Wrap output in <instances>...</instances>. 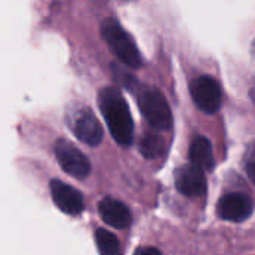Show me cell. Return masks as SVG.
<instances>
[{"label": "cell", "mask_w": 255, "mask_h": 255, "mask_svg": "<svg viewBox=\"0 0 255 255\" xmlns=\"http://www.w3.org/2000/svg\"><path fill=\"white\" fill-rule=\"evenodd\" d=\"M138 107L149 125L158 131H167L173 125L171 110L165 96L155 87H141L137 93Z\"/></svg>", "instance_id": "obj_3"}, {"label": "cell", "mask_w": 255, "mask_h": 255, "mask_svg": "<svg viewBox=\"0 0 255 255\" xmlns=\"http://www.w3.org/2000/svg\"><path fill=\"white\" fill-rule=\"evenodd\" d=\"M95 242L101 255H123L117 237L105 228L95 231Z\"/></svg>", "instance_id": "obj_13"}, {"label": "cell", "mask_w": 255, "mask_h": 255, "mask_svg": "<svg viewBox=\"0 0 255 255\" xmlns=\"http://www.w3.org/2000/svg\"><path fill=\"white\" fill-rule=\"evenodd\" d=\"M174 183L179 192L186 197H201L207 191L204 171L195 165H182L174 173Z\"/></svg>", "instance_id": "obj_9"}, {"label": "cell", "mask_w": 255, "mask_h": 255, "mask_svg": "<svg viewBox=\"0 0 255 255\" xmlns=\"http://www.w3.org/2000/svg\"><path fill=\"white\" fill-rule=\"evenodd\" d=\"M252 50H254V53H255V41H254V44H252Z\"/></svg>", "instance_id": "obj_17"}, {"label": "cell", "mask_w": 255, "mask_h": 255, "mask_svg": "<svg viewBox=\"0 0 255 255\" xmlns=\"http://www.w3.org/2000/svg\"><path fill=\"white\" fill-rule=\"evenodd\" d=\"M254 210L252 200L242 192H230L221 197L216 212L221 219L230 222H242L251 216Z\"/></svg>", "instance_id": "obj_7"}, {"label": "cell", "mask_w": 255, "mask_h": 255, "mask_svg": "<svg viewBox=\"0 0 255 255\" xmlns=\"http://www.w3.org/2000/svg\"><path fill=\"white\" fill-rule=\"evenodd\" d=\"M249 95H251V99H252V102L255 104V80H254V83H252V86H251Z\"/></svg>", "instance_id": "obj_16"}, {"label": "cell", "mask_w": 255, "mask_h": 255, "mask_svg": "<svg viewBox=\"0 0 255 255\" xmlns=\"http://www.w3.org/2000/svg\"><path fill=\"white\" fill-rule=\"evenodd\" d=\"M50 192L54 204L66 215H80L84 210V198L71 185L62 182V180H51L50 183Z\"/></svg>", "instance_id": "obj_8"}, {"label": "cell", "mask_w": 255, "mask_h": 255, "mask_svg": "<svg viewBox=\"0 0 255 255\" xmlns=\"http://www.w3.org/2000/svg\"><path fill=\"white\" fill-rule=\"evenodd\" d=\"M98 209H99V215L102 221L108 224L110 227L122 230L131 225V221H132L131 210L126 207V204H123L119 200L107 197L99 203Z\"/></svg>", "instance_id": "obj_10"}, {"label": "cell", "mask_w": 255, "mask_h": 255, "mask_svg": "<svg viewBox=\"0 0 255 255\" xmlns=\"http://www.w3.org/2000/svg\"><path fill=\"white\" fill-rule=\"evenodd\" d=\"M191 96L194 104L207 114L216 113L222 104L221 86L209 75H201L191 83Z\"/></svg>", "instance_id": "obj_5"}, {"label": "cell", "mask_w": 255, "mask_h": 255, "mask_svg": "<svg viewBox=\"0 0 255 255\" xmlns=\"http://www.w3.org/2000/svg\"><path fill=\"white\" fill-rule=\"evenodd\" d=\"M98 104L113 138L120 146H131L134 141V120L122 92L117 87H105L99 92Z\"/></svg>", "instance_id": "obj_1"}, {"label": "cell", "mask_w": 255, "mask_h": 255, "mask_svg": "<svg viewBox=\"0 0 255 255\" xmlns=\"http://www.w3.org/2000/svg\"><path fill=\"white\" fill-rule=\"evenodd\" d=\"M101 32L107 45L111 48V51L117 56V59L122 63L129 68H140L143 65L141 54L134 39L116 20L107 18L101 26Z\"/></svg>", "instance_id": "obj_2"}, {"label": "cell", "mask_w": 255, "mask_h": 255, "mask_svg": "<svg viewBox=\"0 0 255 255\" xmlns=\"http://www.w3.org/2000/svg\"><path fill=\"white\" fill-rule=\"evenodd\" d=\"M189 161L192 165L203 171H212L215 167V158L210 141L203 137L197 135L189 146Z\"/></svg>", "instance_id": "obj_11"}, {"label": "cell", "mask_w": 255, "mask_h": 255, "mask_svg": "<svg viewBox=\"0 0 255 255\" xmlns=\"http://www.w3.org/2000/svg\"><path fill=\"white\" fill-rule=\"evenodd\" d=\"M243 167L248 179L255 185V140L251 141L243 155Z\"/></svg>", "instance_id": "obj_14"}, {"label": "cell", "mask_w": 255, "mask_h": 255, "mask_svg": "<svg viewBox=\"0 0 255 255\" xmlns=\"http://www.w3.org/2000/svg\"><path fill=\"white\" fill-rule=\"evenodd\" d=\"M134 255H162L159 249L156 248H152V246H143V248H138L135 251Z\"/></svg>", "instance_id": "obj_15"}, {"label": "cell", "mask_w": 255, "mask_h": 255, "mask_svg": "<svg viewBox=\"0 0 255 255\" xmlns=\"http://www.w3.org/2000/svg\"><path fill=\"white\" fill-rule=\"evenodd\" d=\"M167 150V143L159 134H147L140 141V152L147 159L161 158Z\"/></svg>", "instance_id": "obj_12"}, {"label": "cell", "mask_w": 255, "mask_h": 255, "mask_svg": "<svg viewBox=\"0 0 255 255\" xmlns=\"http://www.w3.org/2000/svg\"><path fill=\"white\" fill-rule=\"evenodd\" d=\"M56 158L65 173L75 179H86L90 173L87 156L68 140H59L54 147Z\"/></svg>", "instance_id": "obj_6"}, {"label": "cell", "mask_w": 255, "mask_h": 255, "mask_svg": "<svg viewBox=\"0 0 255 255\" xmlns=\"http://www.w3.org/2000/svg\"><path fill=\"white\" fill-rule=\"evenodd\" d=\"M66 123L81 143L98 146L102 141V126L90 108L83 105L69 108L66 113Z\"/></svg>", "instance_id": "obj_4"}]
</instances>
